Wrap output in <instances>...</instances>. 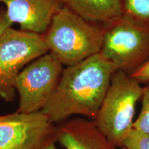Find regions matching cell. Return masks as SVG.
<instances>
[{"label":"cell","mask_w":149,"mask_h":149,"mask_svg":"<svg viewBox=\"0 0 149 149\" xmlns=\"http://www.w3.org/2000/svg\"><path fill=\"white\" fill-rule=\"evenodd\" d=\"M115 70L100 53L66 66L53 96L41 112L52 124L72 115L95 120Z\"/></svg>","instance_id":"6da1fadb"},{"label":"cell","mask_w":149,"mask_h":149,"mask_svg":"<svg viewBox=\"0 0 149 149\" xmlns=\"http://www.w3.org/2000/svg\"><path fill=\"white\" fill-rule=\"evenodd\" d=\"M104 32L103 24L87 21L63 6L43 35L48 53L69 66L100 53Z\"/></svg>","instance_id":"7a4b0ae2"},{"label":"cell","mask_w":149,"mask_h":149,"mask_svg":"<svg viewBox=\"0 0 149 149\" xmlns=\"http://www.w3.org/2000/svg\"><path fill=\"white\" fill-rule=\"evenodd\" d=\"M143 86L130 74L117 70L112 76L95 122L99 129L117 148L122 146L133 129L135 108Z\"/></svg>","instance_id":"3957f363"},{"label":"cell","mask_w":149,"mask_h":149,"mask_svg":"<svg viewBox=\"0 0 149 149\" xmlns=\"http://www.w3.org/2000/svg\"><path fill=\"white\" fill-rule=\"evenodd\" d=\"M104 26L100 53L116 70L130 74L149 60V26L124 15Z\"/></svg>","instance_id":"277c9868"},{"label":"cell","mask_w":149,"mask_h":149,"mask_svg":"<svg viewBox=\"0 0 149 149\" xmlns=\"http://www.w3.org/2000/svg\"><path fill=\"white\" fill-rule=\"evenodd\" d=\"M48 53L44 35L8 28L0 37V97L14 100L15 83L27 65Z\"/></svg>","instance_id":"5b68a950"},{"label":"cell","mask_w":149,"mask_h":149,"mask_svg":"<svg viewBox=\"0 0 149 149\" xmlns=\"http://www.w3.org/2000/svg\"><path fill=\"white\" fill-rule=\"evenodd\" d=\"M63 69V65L49 53L27 65L15 83L19 95L17 111L23 113L42 111L53 96Z\"/></svg>","instance_id":"8992f818"},{"label":"cell","mask_w":149,"mask_h":149,"mask_svg":"<svg viewBox=\"0 0 149 149\" xmlns=\"http://www.w3.org/2000/svg\"><path fill=\"white\" fill-rule=\"evenodd\" d=\"M55 130L42 112L0 115V149H39Z\"/></svg>","instance_id":"52a82bcc"},{"label":"cell","mask_w":149,"mask_h":149,"mask_svg":"<svg viewBox=\"0 0 149 149\" xmlns=\"http://www.w3.org/2000/svg\"><path fill=\"white\" fill-rule=\"evenodd\" d=\"M13 24L24 31L44 34L63 0H0Z\"/></svg>","instance_id":"ba28073f"},{"label":"cell","mask_w":149,"mask_h":149,"mask_svg":"<svg viewBox=\"0 0 149 149\" xmlns=\"http://www.w3.org/2000/svg\"><path fill=\"white\" fill-rule=\"evenodd\" d=\"M56 141L66 149H117L95 121L76 117L56 128Z\"/></svg>","instance_id":"9c48e42d"},{"label":"cell","mask_w":149,"mask_h":149,"mask_svg":"<svg viewBox=\"0 0 149 149\" xmlns=\"http://www.w3.org/2000/svg\"><path fill=\"white\" fill-rule=\"evenodd\" d=\"M64 6L87 21L107 24L122 15V0H63Z\"/></svg>","instance_id":"30bf717a"},{"label":"cell","mask_w":149,"mask_h":149,"mask_svg":"<svg viewBox=\"0 0 149 149\" xmlns=\"http://www.w3.org/2000/svg\"><path fill=\"white\" fill-rule=\"evenodd\" d=\"M122 15L149 26V0H122Z\"/></svg>","instance_id":"8fae6325"},{"label":"cell","mask_w":149,"mask_h":149,"mask_svg":"<svg viewBox=\"0 0 149 149\" xmlns=\"http://www.w3.org/2000/svg\"><path fill=\"white\" fill-rule=\"evenodd\" d=\"M140 113L134 122V129L149 133V81L143 86Z\"/></svg>","instance_id":"7c38bea8"},{"label":"cell","mask_w":149,"mask_h":149,"mask_svg":"<svg viewBox=\"0 0 149 149\" xmlns=\"http://www.w3.org/2000/svg\"><path fill=\"white\" fill-rule=\"evenodd\" d=\"M122 147L126 149H149V133L133 128L124 139Z\"/></svg>","instance_id":"4fadbf2b"},{"label":"cell","mask_w":149,"mask_h":149,"mask_svg":"<svg viewBox=\"0 0 149 149\" xmlns=\"http://www.w3.org/2000/svg\"><path fill=\"white\" fill-rule=\"evenodd\" d=\"M141 84H146L149 81V60L141 66L140 68L130 74Z\"/></svg>","instance_id":"5bb4252c"},{"label":"cell","mask_w":149,"mask_h":149,"mask_svg":"<svg viewBox=\"0 0 149 149\" xmlns=\"http://www.w3.org/2000/svg\"><path fill=\"white\" fill-rule=\"evenodd\" d=\"M13 23L6 15V10L0 8V37L8 28L12 27Z\"/></svg>","instance_id":"9a60e30c"},{"label":"cell","mask_w":149,"mask_h":149,"mask_svg":"<svg viewBox=\"0 0 149 149\" xmlns=\"http://www.w3.org/2000/svg\"><path fill=\"white\" fill-rule=\"evenodd\" d=\"M55 142L56 139L55 138V136H54V137H52L48 140H46L39 149H57Z\"/></svg>","instance_id":"2e32d148"},{"label":"cell","mask_w":149,"mask_h":149,"mask_svg":"<svg viewBox=\"0 0 149 149\" xmlns=\"http://www.w3.org/2000/svg\"><path fill=\"white\" fill-rule=\"evenodd\" d=\"M120 149H126V148H124V147H121V148H120Z\"/></svg>","instance_id":"e0dca14e"}]
</instances>
